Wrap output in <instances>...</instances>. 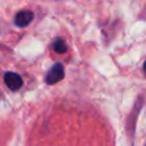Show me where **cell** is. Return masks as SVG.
Wrapping results in <instances>:
<instances>
[{
  "mask_svg": "<svg viewBox=\"0 0 146 146\" xmlns=\"http://www.w3.org/2000/svg\"><path fill=\"white\" fill-rule=\"evenodd\" d=\"M32 19H33V13L30 10H23L15 16V24L19 27H24L29 25L32 22Z\"/></svg>",
  "mask_w": 146,
  "mask_h": 146,
  "instance_id": "3",
  "label": "cell"
},
{
  "mask_svg": "<svg viewBox=\"0 0 146 146\" xmlns=\"http://www.w3.org/2000/svg\"><path fill=\"white\" fill-rule=\"evenodd\" d=\"M3 80H5L6 86L13 91L21 89L23 86V80H22L21 75H18L17 73H14V72H6Z\"/></svg>",
  "mask_w": 146,
  "mask_h": 146,
  "instance_id": "2",
  "label": "cell"
},
{
  "mask_svg": "<svg viewBox=\"0 0 146 146\" xmlns=\"http://www.w3.org/2000/svg\"><path fill=\"white\" fill-rule=\"evenodd\" d=\"M65 73H64V67L60 63H56L51 68L50 71L48 72L47 76H46V82L48 84H55L57 83L58 81H60L63 78H64Z\"/></svg>",
  "mask_w": 146,
  "mask_h": 146,
  "instance_id": "1",
  "label": "cell"
},
{
  "mask_svg": "<svg viewBox=\"0 0 146 146\" xmlns=\"http://www.w3.org/2000/svg\"><path fill=\"white\" fill-rule=\"evenodd\" d=\"M143 68H144V71H145V72H146V62H145V63H144V66H143Z\"/></svg>",
  "mask_w": 146,
  "mask_h": 146,
  "instance_id": "5",
  "label": "cell"
},
{
  "mask_svg": "<svg viewBox=\"0 0 146 146\" xmlns=\"http://www.w3.org/2000/svg\"><path fill=\"white\" fill-rule=\"evenodd\" d=\"M54 50L56 52H58V54H63V52H65L67 50V47H66V44H65V42L63 40H57L54 43Z\"/></svg>",
  "mask_w": 146,
  "mask_h": 146,
  "instance_id": "4",
  "label": "cell"
}]
</instances>
